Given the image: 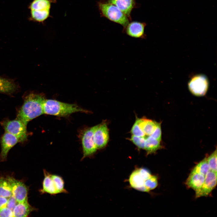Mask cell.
<instances>
[{
  "mask_svg": "<svg viewBox=\"0 0 217 217\" xmlns=\"http://www.w3.org/2000/svg\"><path fill=\"white\" fill-rule=\"evenodd\" d=\"M45 99L43 94L31 93L27 95L17 118L27 126L29 121L44 114L43 105Z\"/></svg>",
  "mask_w": 217,
  "mask_h": 217,
  "instance_id": "6da1fadb",
  "label": "cell"
},
{
  "mask_svg": "<svg viewBox=\"0 0 217 217\" xmlns=\"http://www.w3.org/2000/svg\"><path fill=\"white\" fill-rule=\"evenodd\" d=\"M43 111L44 114L60 117L67 116L77 112H88L76 104L68 103L51 99L45 100Z\"/></svg>",
  "mask_w": 217,
  "mask_h": 217,
  "instance_id": "7a4b0ae2",
  "label": "cell"
},
{
  "mask_svg": "<svg viewBox=\"0 0 217 217\" xmlns=\"http://www.w3.org/2000/svg\"><path fill=\"white\" fill-rule=\"evenodd\" d=\"M97 6L102 17L120 24L125 27L129 23L130 19L114 5L100 1Z\"/></svg>",
  "mask_w": 217,
  "mask_h": 217,
  "instance_id": "3957f363",
  "label": "cell"
},
{
  "mask_svg": "<svg viewBox=\"0 0 217 217\" xmlns=\"http://www.w3.org/2000/svg\"><path fill=\"white\" fill-rule=\"evenodd\" d=\"M56 0H33L29 8L30 11L32 20L39 23H43L50 17V11L52 3Z\"/></svg>",
  "mask_w": 217,
  "mask_h": 217,
  "instance_id": "277c9868",
  "label": "cell"
},
{
  "mask_svg": "<svg viewBox=\"0 0 217 217\" xmlns=\"http://www.w3.org/2000/svg\"><path fill=\"white\" fill-rule=\"evenodd\" d=\"M1 124L5 132L15 136L19 142L23 143L27 140L28 134L27 126L20 120L16 118L13 120L3 121Z\"/></svg>",
  "mask_w": 217,
  "mask_h": 217,
  "instance_id": "5b68a950",
  "label": "cell"
},
{
  "mask_svg": "<svg viewBox=\"0 0 217 217\" xmlns=\"http://www.w3.org/2000/svg\"><path fill=\"white\" fill-rule=\"evenodd\" d=\"M99 124L87 128L83 131L81 140L83 156L82 160L94 154L97 149L94 142V132Z\"/></svg>",
  "mask_w": 217,
  "mask_h": 217,
  "instance_id": "8992f818",
  "label": "cell"
},
{
  "mask_svg": "<svg viewBox=\"0 0 217 217\" xmlns=\"http://www.w3.org/2000/svg\"><path fill=\"white\" fill-rule=\"evenodd\" d=\"M151 175L147 169L140 168L134 171L131 174L129 182L131 186L138 190L146 192L145 187L146 182Z\"/></svg>",
  "mask_w": 217,
  "mask_h": 217,
  "instance_id": "52a82bcc",
  "label": "cell"
},
{
  "mask_svg": "<svg viewBox=\"0 0 217 217\" xmlns=\"http://www.w3.org/2000/svg\"><path fill=\"white\" fill-rule=\"evenodd\" d=\"M6 178L10 184L12 195L18 203L27 200L28 190L25 184L11 176H7Z\"/></svg>",
  "mask_w": 217,
  "mask_h": 217,
  "instance_id": "ba28073f",
  "label": "cell"
},
{
  "mask_svg": "<svg viewBox=\"0 0 217 217\" xmlns=\"http://www.w3.org/2000/svg\"><path fill=\"white\" fill-rule=\"evenodd\" d=\"M217 184V172L209 170L206 175L201 187L195 191L196 198L207 196L215 188Z\"/></svg>",
  "mask_w": 217,
  "mask_h": 217,
  "instance_id": "9c48e42d",
  "label": "cell"
},
{
  "mask_svg": "<svg viewBox=\"0 0 217 217\" xmlns=\"http://www.w3.org/2000/svg\"><path fill=\"white\" fill-rule=\"evenodd\" d=\"M188 85L190 92L193 94L202 96L207 92L208 83L206 77L203 75H198L191 79Z\"/></svg>",
  "mask_w": 217,
  "mask_h": 217,
  "instance_id": "30bf717a",
  "label": "cell"
},
{
  "mask_svg": "<svg viewBox=\"0 0 217 217\" xmlns=\"http://www.w3.org/2000/svg\"><path fill=\"white\" fill-rule=\"evenodd\" d=\"M146 24L144 22L136 21L129 23L123 28L124 31L128 36L132 37L145 39L146 37L145 28Z\"/></svg>",
  "mask_w": 217,
  "mask_h": 217,
  "instance_id": "8fae6325",
  "label": "cell"
},
{
  "mask_svg": "<svg viewBox=\"0 0 217 217\" xmlns=\"http://www.w3.org/2000/svg\"><path fill=\"white\" fill-rule=\"evenodd\" d=\"M19 141L15 136L5 132L1 140V151L0 154V160L1 161H4L6 160L9 151Z\"/></svg>",
  "mask_w": 217,
  "mask_h": 217,
  "instance_id": "7c38bea8",
  "label": "cell"
},
{
  "mask_svg": "<svg viewBox=\"0 0 217 217\" xmlns=\"http://www.w3.org/2000/svg\"><path fill=\"white\" fill-rule=\"evenodd\" d=\"M109 137L108 130L106 123L99 124L93 135L94 142L97 149L103 148L106 146Z\"/></svg>",
  "mask_w": 217,
  "mask_h": 217,
  "instance_id": "4fadbf2b",
  "label": "cell"
},
{
  "mask_svg": "<svg viewBox=\"0 0 217 217\" xmlns=\"http://www.w3.org/2000/svg\"><path fill=\"white\" fill-rule=\"evenodd\" d=\"M104 1L114 5L130 20L131 19V13L136 5V0H106Z\"/></svg>",
  "mask_w": 217,
  "mask_h": 217,
  "instance_id": "5bb4252c",
  "label": "cell"
},
{
  "mask_svg": "<svg viewBox=\"0 0 217 217\" xmlns=\"http://www.w3.org/2000/svg\"><path fill=\"white\" fill-rule=\"evenodd\" d=\"M44 178L42 183V188L39 190L41 194L48 193L51 195L58 194L54 182L51 177V174L43 170Z\"/></svg>",
  "mask_w": 217,
  "mask_h": 217,
  "instance_id": "9a60e30c",
  "label": "cell"
},
{
  "mask_svg": "<svg viewBox=\"0 0 217 217\" xmlns=\"http://www.w3.org/2000/svg\"><path fill=\"white\" fill-rule=\"evenodd\" d=\"M139 125L141 130L147 137L151 136L161 123L145 118H139Z\"/></svg>",
  "mask_w": 217,
  "mask_h": 217,
  "instance_id": "2e32d148",
  "label": "cell"
},
{
  "mask_svg": "<svg viewBox=\"0 0 217 217\" xmlns=\"http://www.w3.org/2000/svg\"><path fill=\"white\" fill-rule=\"evenodd\" d=\"M205 176L192 171L187 179L186 184L195 191L199 189L204 183Z\"/></svg>",
  "mask_w": 217,
  "mask_h": 217,
  "instance_id": "e0dca14e",
  "label": "cell"
},
{
  "mask_svg": "<svg viewBox=\"0 0 217 217\" xmlns=\"http://www.w3.org/2000/svg\"><path fill=\"white\" fill-rule=\"evenodd\" d=\"M36 209L29 204L27 200L16 205L13 211V217H27L31 212Z\"/></svg>",
  "mask_w": 217,
  "mask_h": 217,
  "instance_id": "ac0fdd59",
  "label": "cell"
},
{
  "mask_svg": "<svg viewBox=\"0 0 217 217\" xmlns=\"http://www.w3.org/2000/svg\"><path fill=\"white\" fill-rule=\"evenodd\" d=\"M161 141L151 136H148L146 138L144 149L148 154L154 153L162 148Z\"/></svg>",
  "mask_w": 217,
  "mask_h": 217,
  "instance_id": "d6986e66",
  "label": "cell"
},
{
  "mask_svg": "<svg viewBox=\"0 0 217 217\" xmlns=\"http://www.w3.org/2000/svg\"><path fill=\"white\" fill-rule=\"evenodd\" d=\"M12 195L11 186L7 178L0 177V196L8 198Z\"/></svg>",
  "mask_w": 217,
  "mask_h": 217,
  "instance_id": "ffe728a7",
  "label": "cell"
},
{
  "mask_svg": "<svg viewBox=\"0 0 217 217\" xmlns=\"http://www.w3.org/2000/svg\"><path fill=\"white\" fill-rule=\"evenodd\" d=\"M51 177L54 182L58 193H68L64 187V183L62 178L56 174H51Z\"/></svg>",
  "mask_w": 217,
  "mask_h": 217,
  "instance_id": "44dd1931",
  "label": "cell"
},
{
  "mask_svg": "<svg viewBox=\"0 0 217 217\" xmlns=\"http://www.w3.org/2000/svg\"><path fill=\"white\" fill-rule=\"evenodd\" d=\"M210 170L206 157L197 164L192 171L205 176Z\"/></svg>",
  "mask_w": 217,
  "mask_h": 217,
  "instance_id": "7402d4cb",
  "label": "cell"
},
{
  "mask_svg": "<svg viewBox=\"0 0 217 217\" xmlns=\"http://www.w3.org/2000/svg\"><path fill=\"white\" fill-rule=\"evenodd\" d=\"M16 85L13 82L0 77V88L5 89L11 93L16 90Z\"/></svg>",
  "mask_w": 217,
  "mask_h": 217,
  "instance_id": "603a6c76",
  "label": "cell"
},
{
  "mask_svg": "<svg viewBox=\"0 0 217 217\" xmlns=\"http://www.w3.org/2000/svg\"><path fill=\"white\" fill-rule=\"evenodd\" d=\"M207 160L210 170L217 172L216 149L209 156L207 157Z\"/></svg>",
  "mask_w": 217,
  "mask_h": 217,
  "instance_id": "cb8c5ba5",
  "label": "cell"
},
{
  "mask_svg": "<svg viewBox=\"0 0 217 217\" xmlns=\"http://www.w3.org/2000/svg\"><path fill=\"white\" fill-rule=\"evenodd\" d=\"M146 138L145 137H138L132 135L130 140L138 148L144 149Z\"/></svg>",
  "mask_w": 217,
  "mask_h": 217,
  "instance_id": "d4e9b609",
  "label": "cell"
},
{
  "mask_svg": "<svg viewBox=\"0 0 217 217\" xmlns=\"http://www.w3.org/2000/svg\"><path fill=\"white\" fill-rule=\"evenodd\" d=\"M132 135L138 137H145V134L140 129L139 125V118H137L131 130Z\"/></svg>",
  "mask_w": 217,
  "mask_h": 217,
  "instance_id": "484cf974",
  "label": "cell"
},
{
  "mask_svg": "<svg viewBox=\"0 0 217 217\" xmlns=\"http://www.w3.org/2000/svg\"><path fill=\"white\" fill-rule=\"evenodd\" d=\"M18 203V202L14 197L12 195L8 198L6 207L13 211L14 208Z\"/></svg>",
  "mask_w": 217,
  "mask_h": 217,
  "instance_id": "4316f807",
  "label": "cell"
},
{
  "mask_svg": "<svg viewBox=\"0 0 217 217\" xmlns=\"http://www.w3.org/2000/svg\"><path fill=\"white\" fill-rule=\"evenodd\" d=\"M0 217H13V211L7 207L1 208Z\"/></svg>",
  "mask_w": 217,
  "mask_h": 217,
  "instance_id": "83f0119b",
  "label": "cell"
},
{
  "mask_svg": "<svg viewBox=\"0 0 217 217\" xmlns=\"http://www.w3.org/2000/svg\"><path fill=\"white\" fill-rule=\"evenodd\" d=\"M8 198L0 196V209L6 207Z\"/></svg>",
  "mask_w": 217,
  "mask_h": 217,
  "instance_id": "f1b7e54d",
  "label": "cell"
},
{
  "mask_svg": "<svg viewBox=\"0 0 217 217\" xmlns=\"http://www.w3.org/2000/svg\"><path fill=\"white\" fill-rule=\"evenodd\" d=\"M0 93H9V92L6 90L0 88Z\"/></svg>",
  "mask_w": 217,
  "mask_h": 217,
  "instance_id": "f546056e",
  "label": "cell"
}]
</instances>
